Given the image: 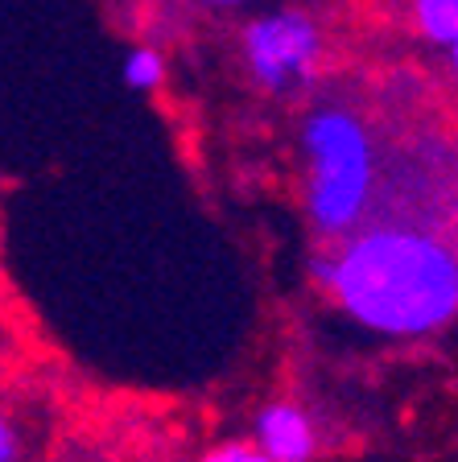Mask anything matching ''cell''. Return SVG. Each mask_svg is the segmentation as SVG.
I'll list each match as a JSON object with an SVG mask.
<instances>
[{"instance_id": "cell-1", "label": "cell", "mask_w": 458, "mask_h": 462, "mask_svg": "<svg viewBox=\"0 0 458 462\" xmlns=\"http://www.w3.org/2000/svg\"><path fill=\"white\" fill-rule=\"evenodd\" d=\"M326 289L368 330L434 335L458 318V256L421 231H360L331 256Z\"/></svg>"}, {"instance_id": "cell-2", "label": "cell", "mask_w": 458, "mask_h": 462, "mask_svg": "<svg viewBox=\"0 0 458 462\" xmlns=\"http://www.w3.org/2000/svg\"><path fill=\"white\" fill-rule=\"evenodd\" d=\"M305 211L322 236H347L372 199V136L360 116L322 107L305 120Z\"/></svg>"}, {"instance_id": "cell-3", "label": "cell", "mask_w": 458, "mask_h": 462, "mask_svg": "<svg viewBox=\"0 0 458 462\" xmlns=\"http://www.w3.org/2000/svg\"><path fill=\"white\" fill-rule=\"evenodd\" d=\"M244 58L265 91H285L314 75L318 58H322V33L305 13H268L252 21L244 33Z\"/></svg>"}, {"instance_id": "cell-4", "label": "cell", "mask_w": 458, "mask_h": 462, "mask_svg": "<svg viewBox=\"0 0 458 462\" xmlns=\"http://www.w3.org/2000/svg\"><path fill=\"white\" fill-rule=\"evenodd\" d=\"M257 450L268 462H310L318 450L314 421L289 401H277L257 413Z\"/></svg>"}, {"instance_id": "cell-5", "label": "cell", "mask_w": 458, "mask_h": 462, "mask_svg": "<svg viewBox=\"0 0 458 462\" xmlns=\"http://www.w3.org/2000/svg\"><path fill=\"white\" fill-rule=\"evenodd\" d=\"M413 17L434 46H458V0H413Z\"/></svg>"}, {"instance_id": "cell-6", "label": "cell", "mask_w": 458, "mask_h": 462, "mask_svg": "<svg viewBox=\"0 0 458 462\" xmlns=\"http://www.w3.org/2000/svg\"><path fill=\"white\" fill-rule=\"evenodd\" d=\"M125 83L136 87V91H157L165 83V58L149 46L128 50L125 58Z\"/></svg>"}, {"instance_id": "cell-7", "label": "cell", "mask_w": 458, "mask_h": 462, "mask_svg": "<svg viewBox=\"0 0 458 462\" xmlns=\"http://www.w3.org/2000/svg\"><path fill=\"white\" fill-rule=\"evenodd\" d=\"M202 462H268V458L252 442H223V446H215Z\"/></svg>"}, {"instance_id": "cell-8", "label": "cell", "mask_w": 458, "mask_h": 462, "mask_svg": "<svg viewBox=\"0 0 458 462\" xmlns=\"http://www.w3.org/2000/svg\"><path fill=\"white\" fill-rule=\"evenodd\" d=\"M0 462H21V438H17V425H13L5 413H0Z\"/></svg>"}, {"instance_id": "cell-9", "label": "cell", "mask_w": 458, "mask_h": 462, "mask_svg": "<svg viewBox=\"0 0 458 462\" xmlns=\"http://www.w3.org/2000/svg\"><path fill=\"white\" fill-rule=\"evenodd\" d=\"M202 5H215V9H231V5H244V0H202Z\"/></svg>"}, {"instance_id": "cell-10", "label": "cell", "mask_w": 458, "mask_h": 462, "mask_svg": "<svg viewBox=\"0 0 458 462\" xmlns=\"http://www.w3.org/2000/svg\"><path fill=\"white\" fill-rule=\"evenodd\" d=\"M446 54H450V62H454V70H458V46H450Z\"/></svg>"}]
</instances>
